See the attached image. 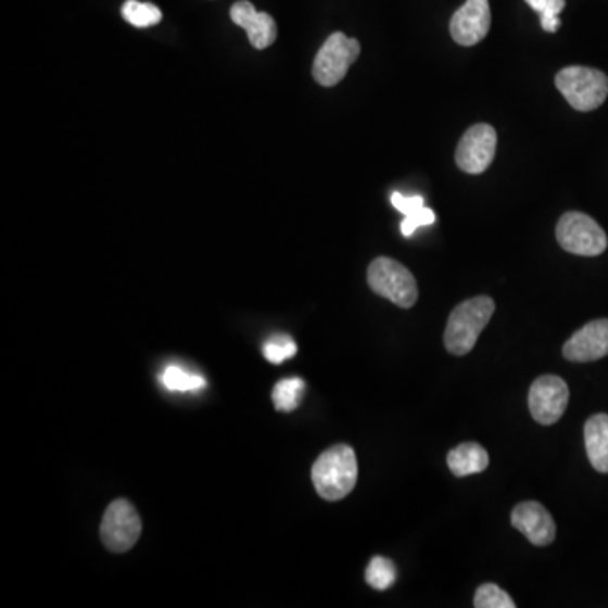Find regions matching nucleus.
Segmentation results:
<instances>
[{
	"mask_svg": "<svg viewBox=\"0 0 608 608\" xmlns=\"http://www.w3.org/2000/svg\"><path fill=\"white\" fill-rule=\"evenodd\" d=\"M358 464L354 448L337 445L319 455L313 465L312 480L319 497L325 501H342L354 491L357 483Z\"/></svg>",
	"mask_w": 608,
	"mask_h": 608,
	"instance_id": "1",
	"label": "nucleus"
},
{
	"mask_svg": "<svg viewBox=\"0 0 608 608\" xmlns=\"http://www.w3.org/2000/svg\"><path fill=\"white\" fill-rule=\"evenodd\" d=\"M494 313L495 303L489 296L471 297L458 304L446 324L445 345L449 354L456 357L470 354Z\"/></svg>",
	"mask_w": 608,
	"mask_h": 608,
	"instance_id": "2",
	"label": "nucleus"
},
{
	"mask_svg": "<svg viewBox=\"0 0 608 608\" xmlns=\"http://www.w3.org/2000/svg\"><path fill=\"white\" fill-rule=\"evenodd\" d=\"M555 84L574 111H595L608 97V76L600 69L568 66L558 72Z\"/></svg>",
	"mask_w": 608,
	"mask_h": 608,
	"instance_id": "3",
	"label": "nucleus"
},
{
	"mask_svg": "<svg viewBox=\"0 0 608 608\" xmlns=\"http://www.w3.org/2000/svg\"><path fill=\"white\" fill-rule=\"evenodd\" d=\"M367 281L379 296L401 308H410L418 301V282L403 264L391 257H377L369 266Z\"/></svg>",
	"mask_w": 608,
	"mask_h": 608,
	"instance_id": "4",
	"label": "nucleus"
},
{
	"mask_svg": "<svg viewBox=\"0 0 608 608\" xmlns=\"http://www.w3.org/2000/svg\"><path fill=\"white\" fill-rule=\"evenodd\" d=\"M556 239L562 251L585 257L604 254L608 245L604 228L582 212H568L559 218Z\"/></svg>",
	"mask_w": 608,
	"mask_h": 608,
	"instance_id": "5",
	"label": "nucleus"
},
{
	"mask_svg": "<svg viewBox=\"0 0 608 608\" xmlns=\"http://www.w3.org/2000/svg\"><path fill=\"white\" fill-rule=\"evenodd\" d=\"M360 54V42L343 33H333L321 46L313 63V78L321 87H334L346 76Z\"/></svg>",
	"mask_w": 608,
	"mask_h": 608,
	"instance_id": "6",
	"label": "nucleus"
},
{
	"mask_svg": "<svg viewBox=\"0 0 608 608\" xmlns=\"http://www.w3.org/2000/svg\"><path fill=\"white\" fill-rule=\"evenodd\" d=\"M141 532L142 521L136 507L124 498L112 502L100 525V536L106 549L112 553L129 552L141 536Z\"/></svg>",
	"mask_w": 608,
	"mask_h": 608,
	"instance_id": "7",
	"label": "nucleus"
},
{
	"mask_svg": "<svg viewBox=\"0 0 608 608\" xmlns=\"http://www.w3.org/2000/svg\"><path fill=\"white\" fill-rule=\"evenodd\" d=\"M497 151V132L489 124H476L461 137L455 160L461 172L482 175L489 169Z\"/></svg>",
	"mask_w": 608,
	"mask_h": 608,
	"instance_id": "8",
	"label": "nucleus"
},
{
	"mask_svg": "<svg viewBox=\"0 0 608 608\" xmlns=\"http://www.w3.org/2000/svg\"><path fill=\"white\" fill-rule=\"evenodd\" d=\"M570 401V389L558 376H543L534 380L529 391V409L540 425L552 426L561 419Z\"/></svg>",
	"mask_w": 608,
	"mask_h": 608,
	"instance_id": "9",
	"label": "nucleus"
},
{
	"mask_svg": "<svg viewBox=\"0 0 608 608\" xmlns=\"http://www.w3.org/2000/svg\"><path fill=\"white\" fill-rule=\"evenodd\" d=\"M492 24L489 0H467L449 21V33L460 46L479 45L489 35Z\"/></svg>",
	"mask_w": 608,
	"mask_h": 608,
	"instance_id": "10",
	"label": "nucleus"
},
{
	"mask_svg": "<svg viewBox=\"0 0 608 608\" xmlns=\"http://www.w3.org/2000/svg\"><path fill=\"white\" fill-rule=\"evenodd\" d=\"M510 522L534 546H547L556 537V524L552 514L540 502H521L514 507Z\"/></svg>",
	"mask_w": 608,
	"mask_h": 608,
	"instance_id": "11",
	"label": "nucleus"
},
{
	"mask_svg": "<svg viewBox=\"0 0 608 608\" xmlns=\"http://www.w3.org/2000/svg\"><path fill=\"white\" fill-rule=\"evenodd\" d=\"M562 355L570 362H595L608 355V319H595L562 346Z\"/></svg>",
	"mask_w": 608,
	"mask_h": 608,
	"instance_id": "12",
	"label": "nucleus"
},
{
	"mask_svg": "<svg viewBox=\"0 0 608 608\" xmlns=\"http://www.w3.org/2000/svg\"><path fill=\"white\" fill-rule=\"evenodd\" d=\"M230 17L248 33L255 50H266L278 38V26L267 12H258L248 0H240L230 9Z\"/></svg>",
	"mask_w": 608,
	"mask_h": 608,
	"instance_id": "13",
	"label": "nucleus"
},
{
	"mask_svg": "<svg viewBox=\"0 0 608 608\" xmlns=\"http://www.w3.org/2000/svg\"><path fill=\"white\" fill-rule=\"evenodd\" d=\"M585 446L592 467L608 473V415H595L586 421Z\"/></svg>",
	"mask_w": 608,
	"mask_h": 608,
	"instance_id": "14",
	"label": "nucleus"
},
{
	"mask_svg": "<svg viewBox=\"0 0 608 608\" xmlns=\"http://www.w3.org/2000/svg\"><path fill=\"white\" fill-rule=\"evenodd\" d=\"M446 460L453 476H476L489 467V453L477 443H461L448 453Z\"/></svg>",
	"mask_w": 608,
	"mask_h": 608,
	"instance_id": "15",
	"label": "nucleus"
},
{
	"mask_svg": "<svg viewBox=\"0 0 608 608\" xmlns=\"http://www.w3.org/2000/svg\"><path fill=\"white\" fill-rule=\"evenodd\" d=\"M304 391H306V382L300 377L279 380L278 384L274 385V407L281 413H291V410L297 409L301 401H303Z\"/></svg>",
	"mask_w": 608,
	"mask_h": 608,
	"instance_id": "16",
	"label": "nucleus"
},
{
	"mask_svg": "<svg viewBox=\"0 0 608 608\" xmlns=\"http://www.w3.org/2000/svg\"><path fill=\"white\" fill-rule=\"evenodd\" d=\"M164 388L175 392H190L203 389L206 385L205 377L198 376V373H190L181 369L178 365H169L164 370L163 376Z\"/></svg>",
	"mask_w": 608,
	"mask_h": 608,
	"instance_id": "17",
	"label": "nucleus"
},
{
	"mask_svg": "<svg viewBox=\"0 0 608 608\" xmlns=\"http://www.w3.org/2000/svg\"><path fill=\"white\" fill-rule=\"evenodd\" d=\"M122 15L134 27L156 26L163 20V14L156 5L139 0H127L126 4L122 5Z\"/></svg>",
	"mask_w": 608,
	"mask_h": 608,
	"instance_id": "18",
	"label": "nucleus"
},
{
	"mask_svg": "<svg viewBox=\"0 0 608 608\" xmlns=\"http://www.w3.org/2000/svg\"><path fill=\"white\" fill-rule=\"evenodd\" d=\"M395 578H397V570H395L394 562L382 556L370 559L369 567L365 570V582L380 592L391 588L395 583Z\"/></svg>",
	"mask_w": 608,
	"mask_h": 608,
	"instance_id": "19",
	"label": "nucleus"
},
{
	"mask_svg": "<svg viewBox=\"0 0 608 608\" xmlns=\"http://www.w3.org/2000/svg\"><path fill=\"white\" fill-rule=\"evenodd\" d=\"M532 11H536L541 17V27L546 33H556L561 26L559 14L567 8V0H525Z\"/></svg>",
	"mask_w": 608,
	"mask_h": 608,
	"instance_id": "20",
	"label": "nucleus"
},
{
	"mask_svg": "<svg viewBox=\"0 0 608 608\" xmlns=\"http://www.w3.org/2000/svg\"><path fill=\"white\" fill-rule=\"evenodd\" d=\"M264 357L270 364H282L288 358L294 357L297 352V345L289 334H274L264 343Z\"/></svg>",
	"mask_w": 608,
	"mask_h": 608,
	"instance_id": "21",
	"label": "nucleus"
},
{
	"mask_svg": "<svg viewBox=\"0 0 608 608\" xmlns=\"http://www.w3.org/2000/svg\"><path fill=\"white\" fill-rule=\"evenodd\" d=\"M473 605L477 608H514L512 598L509 597V593L504 592V590L498 588L494 583H485V585L480 586L477 590L476 598H473Z\"/></svg>",
	"mask_w": 608,
	"mask_h": 608,
	"instance_id": "22",
	"label": "nucleus"
},
{
	"mask_svg": "<svg viewBox=\"0 0 608 608\" xmlns=\"http://www.w3.org/2000/svg\"><path fill=\"white\" fill-rule=\"evenodd\" d=\"M391 203L397 212L403 213L404 217H413V215L426 208L425 198L419 197V194L406 197V194L400 193V191L392 193Z\"/></svg>",
	"mask_w": 608,
	"mask_h": 608,
	"instance_id": "23",
	"label": "nucleus"
},
{
	"mask_svg": "<svg viewBox=\"0 0 608 608\" xmlns=\"http://www.w3.org/2000/svg\"><path fill=\"white\" fill-rule=\"evenodd\" d=\"M434 220H436V215H434L433 210L426 206L425 210L416 213L413 217H404L403 224H401V232H403L404 237H410L418 228L433 225Z\"/></svg>",
	"mask_w": 608,
	"mask_h": 608,
	"instance_id": "24",
	"label": "nucleus"
}]
</instances>
